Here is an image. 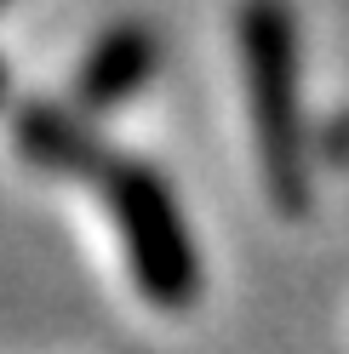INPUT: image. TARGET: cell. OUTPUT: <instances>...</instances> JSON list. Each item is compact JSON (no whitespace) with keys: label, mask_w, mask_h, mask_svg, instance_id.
Returning a JSON list of instances; mask_svg holds the SVG:
<instances>
[{"label":"cell","mask_w":349,"mask_h":354,"mask_svg":"<svg viewBox=\"0 0 349 354\" xmlns=\"http://www.w3.org/2000/svg\"><path fill=\"white\" fill-rule=\"evenodd\" d=\"M241 40V75L252 92L258 126V166H264L269 201L280 212L310 206V171H303V109H298V24L287 0H241L235 12Z\"/></svg>","instance_id":"1"},{"label":"cell","mask_w":349,"mask_h":354,"mask_svg":"<svg viewBox=\"0 0 349 354\" xmlns=\"http://www.w3.org/2000/svg\"><path fill=\"white\" fill-rule=\"evenodd\" d=\"M98 183H103V206L115 212V234H120V257L132 274L138 297L149 308L184 315L201 297V257L178 201H172L166 177L132 166V160H98Z\"/></svg>","instance_id":"2"},{"label":"cell","mask_w":349,"mask_h":354,"mask_svg":"<svg viewBox=\"0 0 349 354\" xmlns=\"http://www.w3.org/2000/svg\"><path fill=\"white\" fill-rule=\"evenodd\" d=\"M155 69H161V40L149 35L143 24L103 29L92 40V52H86V63H80V80H75L80 109H86V115H103V109L132 103L143 86H149Z\"/></svg>","instance_id":"3"},{"label":"cell","mask_w":349,"mask_h":354,"mask_svg":"<svg viewBox=\"0 0 349 354\" xmlns=\"http://www.w3.org/2000/svg\"><path fill=\"white\" fill-rule=\"evenodd\" d=\"M17 154L40 171H98V149L86 138V126L46 103L17 115Z\"/></svg>","instance_id":"4"},{"label":"cell","mask_w":349,"mask_h":354,"mask_svg":"<svg viewBox=\"0 0 349 354\" xmlns=\"http://www.w3.org/2000/svg\"><path fill=\"white\" fill-rule=\"evenodd\" d=\"M0 103H6V63H0Z\"/></svg>","instance_id":"5"}]
</instances>
